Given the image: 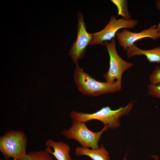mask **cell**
Returning <instances> with one entry per match:
<instances>
[{
  "instance_id": "5bb4252c",
  "label": "cell",
  "mask_w": 160,
  "mask_h": 160,
  "mask_svg": "<svg viewBox=\"0 0 160 160\" xmlns=\"http://www.w3.org/2000/svg\"><path fill=\"white\" fill-rule=\"evenodd\" d=\"M150 84L157 85L160 84V66H156L149 77Z\"/></svg>"
},
{
  "instance_id": "3957f363",
  "label": "cell",
  "mask_w": 160,
  "mask_h": 160,
  "mask_svg": "<svg viewBox=\"0 0 160 160\" xmlns=\"http://www.w3.org/2000/svg\"><path fill=\"white\" fill-rule=\"evenodd\" d=\"M27 138L22 131L10 130L0 137V151L6 159L18 160L26 154Z\"/></svg>"
},
{
  "instance_id": "9c48e42d",
  "label": "cell",
  "mask_w": 160,
  "mask_h": 160,
  "mask_svg": "<svg viewBox=\"0 0 160 160\" xmlns=\"http://www.w3.org/2000/svg\"><path fill=\"white\" fill-rule=\"evenodd\" d=\"M45 151L53 155L57 160H72L69 145L63 142L49 139L45 143Z\"/></svg>"
},
{
  "instance_id": "30bf717a",
  "label": "cell",
  "mask_w": 160,
  "mask_h": 160,
  "mask_svg": "<svg viewBox=\"0 0 160 160\" xmlns=\"http://www.w3.org/2000/svg\"><path fill=\"white\" fill-rule=\"evenodd\" d=\"M126 50L127 56L128 58L135 56L143 55L150 63L160 64V47L149 50H143L134 44Z\"/></svg>"
},
{
  "instance_id": "e0dca14e",
  "label": "cell",
  "mask_w": 160,
  "mask_h": 160,
  "mask_svg": "<svg viewBox=\"0 0 160 160\" xmlns=\"http://www.w3.org/2000/svg\"><path fill=\"white\" fill-rule=\"evenodd\" d=\"M152 156L155 159V160H159L158 157L155 155H153ZM122 160H127L126 158V157H125Z\"/></svg>"
},
{
  "instance_id": "6da1fadb",
  "label": "cell",
  "mask_w": 160,
  "mask_h": 160,
  "mask_svg": "<svg viewBox=\"0 0 160 160\" xmlns=\"http://www.w3.org/2000/svg\"><path fill=\"white\" fill-rule=\"evenodd\" d=\"M73 79L78 90L83 94L95 97L109 94L120 90L121 83L117 81L113 83L97 81L84 72L76 64Z\"/></svg>"
},
{
  "instance_id": "7c38bea8",
  "label": "cell",
  "mask_w": 160,
  "mask_h": 160,
  "mask_svg": "<svg viewBox=\"0 0 160 160\" xmlns=\"http://www.w3.org/2000/svg\"><path fill=\"white\" fill-rule=\"evenodd\" d=\"M111 1L117 7V15H120L123 18L129 20L132 19L130 13L128 10L127 0H111Z\"/></svg>"
},
{
  "instance_id": "ba28073f",
  "label": "cell",
  "mask_w": 160,
  "mask_h": 160,
  "mask_svg": "<svg viewBox=\"0 0 160 160\" xmlns=\"http://www.w3.org/2000/svg\"><path fill=\"white\" fill-rule=\"evenodd\" d=\"M116 35L119 45L124 51L126 50L138 40L146 38L153 40L160 38V33L156 25L137 33L130 31L127 29H123L120 32H117Z\"/></svg>"
},
{
  "instance_id": "52a82bcc",
  "label": "cell",
  "mask_w": 160,
  "mask_h": 160,
  "mask_svg": "<svg viewBox=\"0 0 160 160\" xmlns=\"http://www.w3.org/2000/svg\"><path fill=\"white\" fill-rule=\"evenodd\" d=\"M78 25L77 36L69 53L72 61L76 64L78 60L84 57L87 46L92 39V34L89 33L86 30L83 15L80 12L77 15Z\"/></svg>"
},
{
  "instance_id": "277c9868",
  "label": "cell",
  "mask_w": 160,
  "mask_h": 160,
  "mask_svg": "<svg viewBox=\"0 0 160 160\" xmlns=\"http://www.w3.org/2000/svg\"><path fill=\"white\" fill-rule=\"evenodd\" d=\"M108 129L107 125H104L100 131L93 132L88 128L85 123L72 120L71 127L63 130L61 133L68 139L75 140L82 147L96 149L99 147L98 143L102 134Z\"/></svg>"
},
{
  "instance_id": "ac0fdd59",
  "label": "cell",
  "mask_w": 160,
  "mask_h": 160,
  "mask_svg": "<svg viewBox=\"0 0 160 160\" xmlns=\"http://www.w3.org/2000/svg\"><path fill=\"white\" fill-rule=\"evenodd\" d=\"M157 28L159 32L160 33V20L158 25L157 26Z\"/></svg>"
},
{
  "instance_id": "4fadbf2b",
  "label": "cell",
  "mask_w": 160,
  "mask_h": 160,
  "mask_svg": "<svg viewBox=\"0 0 160 160\" xmlns=\"http://www.w3.org/2000/svg\"><path fill=\"white\" fill-rule=\"evenodd\" d=\"M51 155L45 151H31L18 160H54Z\"/></svg>"
},
{
  "instance_id": "7a4b0ae2",
  "label": "cell",
  "mask_w": 160,
  "mask_h": 160,
  "mask_svg": "<svg viewBox=\"0 0 160 160\" xmlns=\"http://www.w3.org/2000/svg\"><path fill=\"white\" fill-rule=\"evenodd\" d=\"M133 104V103L130 102L125 106L116 110H113L110 107L107 106L92 113L73 111L71 112L70 116L72 120L84 123L91 120H97L104 125H107L108 128L115 129L120 125V118L129 114Z\"/></svg>"
},
{
  "instance_id": "8fae6325",
  "label": "cell",
  "mask_w": 160,
  "mask_h": 160,
  "mask_svg": "<svg viewBox=\"0 0 160 160\" xmlns=\"http://www.w3.org/2000/svg\"><path fill=\"white\" fill-rule=\"evenodd\" d=\"M75 153L77 156H88L93 160H110L109 153L103 144L96 149L77 147L75 149Z\"/></svg>"
},
{
  "instance_id": "5b68a950",
  "label": "cell",
  "mask_w": 160,
  "mask_h": 160,
  "mask_svg": "<svg viewBox=\"0 0 160 160\" xmlns=\"http://www.w3.org/2000/svg\"><path fill=\"white\" fill-rule=\"evenodd\" d=\"M109 55V67L108 71L104 73L103 76L106 82L113 83L116 81L121 83L123 74L127 70L131 68L134 64L122 59L118 54L116 42L114 38L110 42H104Z\"/></svg>"
},
{
  "instance_id": "8992f818",
  "label": "cell",
  "mask_w": 160,
  "mask_h": 160,
  "mask_svg": "<svg viewBox=\"0 0 160 160\" xmlns=\"http://www.w3.org/2000/svg\"><path fill=\"white\" fill-rule=\"evenodd\" d=\"M137 20L131 19L127 20L122 18L117 19L114 15L110 18L108 23L102 30L92 34V39L89 44L90 45L103 44V41H110L114 38L117 31L121 28H133L137 25Z\"/></svg>"
},
{
  "instance_id": "2e32d148",
  "label": "cell",
  "mask_w": 160,
  "mask_h": 160,
  "mask_svg": "<svg viewBox=\"0 0 160 160\" xmlns=\"http://www.w3.org/2000/svg\"><path fill=\"white\" fill-rule=\"evenodd\" d=\"M155 4L156 8L160 11V0L156 1L155 2Z\"/></svg>"
},
{
  "instance_id": "9a60e30c",
  "label": "cell",
  "mask_w": 160,
  "mask_h": 160,
  "mask_svg": "<svg viewBox=\"0 0 160 160\" xmlns=\"http://www.w3.org/2000/svg\"><path fill=\"white\" fill-rule=\"evenodd\" d=\"M148 94L152 97L160 99V84L157 85L149 84L147 86Z\"/></svg>"
}]
</instances>
